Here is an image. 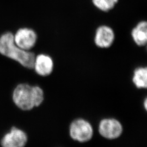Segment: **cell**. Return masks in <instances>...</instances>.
Segmentation results:
<instances>
[{"label":"cell","mask_w":147,"mask_h":147,"mask_svg":"<svg viewBox=\"0 0 147 147\" xmlns=\"http://www.w3.org/2000/svg\"><path fill=\"white\" fill-rule=\"evenodd\" d=\"M12 99L18 108L24 111H30L42 104L44 100V92L38 86L20 84L14 89Z\"/></svg>","instance_id":"1"},{"label":"cell","mask_w":147,"mask_h":147,"mask_svg":"<svg viewBox=\"0 0 147 147\" xmlns=\"http://www.w3.org/2000/svg\"><path fill=\"white\" fill-rule=\"evenodd\" d=\"M0 53L14 60L26 68H33L35 54L18 47L14 40V35L7 32L0 37Z\"/></svg>","instance_id":"2"},{"label":"cell","mask_w":147,"mask_h":147,"mask_svg":"<svg viewBox=\"0 0 147 147\" xmlns=\"http://www.w3.org/2000/svg\"><path fill=\"white\" fill-rule=\"evenodd\" d=\"M69 132L70 137L74 141L86 143L93 138L94 130L89 121L84 118H77L70 123Z\"/></svg>","instance_id":"3"},{"label":"cell","mask_w":147,"mask_h":147,"mask_svg":"<svg viewBox=\"0 0 147 147\" xmlns=\"http://www.w3.org/2000/svg\"><path fill=\"white\" fill-rule=\"evenodd\" d=\"M100 135L109 140L117 139L123 132V126L120 121L113 118H106L101 119L98 125Z\"/></svg>","instance_id":"4"},{"label":"cell","mask_w":147,"mask_h":147,"mask_svg":"<svg viewBox=\"0 0 147 147\" xmlns=\"http://www.w3.org/2000/svg\"><path fill=\"white\" fill-rule=\"evenodd\" d=\"M27 142L26 133L19 128L12 127L1 139V145L2 147H25Z\"/></svg>","instance_id":"5"},{"label":"cell","mask_w":147,"mask_h":147,"mask_svg":"<svg viewBox=\"0 0 147 147\" xmlns=\"http://www.w3.org/2000/svg\"><path fill=\"white\" fill-rule=\"evenodd\" d=\"M14 40L18 47L24 50L30 51L36 44L37 34L30 28H20L14 35Z\"/></svg>","instance_id":"6"},{"label":"cell","mask_w":147,"mask_h":147,"mask_svg":"<svg viewBox=\"0 0 147 147\" xmlns=\"http://www.w3.org/2000/svg\"><path fill=\"white\" fill-rule=\"evenodd\" d=\"M115 38V32L110 27L102 25L99 27L95 32L94 42L98 47L107 49L111 47Z\"/></svg>","instance_id":"7"},{"label":"cell","mask_w":147,"mask_h":147,"mask_svg":"<svg viewBox=\"0 0 147 147\" xmlns=\"http://www.w3.org/2000/svg\"><path fill=\"white\" fill-rule=\"evenodd\" d=\"M54 64L52 58L45 54H40L35 57L33 68L41 76H47L53 73Z\"/></svg>","instance_id":"8"},{"label":"cell","mask_w":147,"mask_h":147,"mask_svg":"<svg viewBox=\"0 0 147 147\" xmlns=\"http://www.w3.org/2000/svg\"><path fill=\"white\" fill-rule=\"evenodd\" d=\"M131 36L134 42L139 47L146 45L147 42V22L142 21L137 24L131 32Z\"/></svg>","instance_id":"9"},{"label":"cell","mask_w":147,"mask_h":147,"mask_svg":"<svg viewBox=\"0 0 147 147\" xmlns=\"http://www.w3.org/2000/svg\"><path fill=\"white\" fill-rule=\"evenodd\" d=\"M132 82L137 89H146L147 87V68L138 67L134 71Z\"/></svg>","instance_id":"10"},{"label":"cell","mask_w":147,"mask_h":147,"mask_svg":"<svg viewBox=\"0 0 147 147\" xmlns=\"http://www.w3.org/2000/svg\"><path fill=\"white\" fill-rule=\"evenodd\" d=\"M118 2V0H92L95 7L103 11H109L112 10Z\"/></svg>","instance_id":"11"},{"label":"cell","mask_w":147,"mask_h":147,"mask_svg":"<svg viewBox=\"0 0 147 147\" xmlns=\"http://www.w3.org/2000/svg\"><path fill=\"white\" fill-rule=\"evenodd\" d=\"M144 109H145V110H147V98H146L145 99V100L144 101Z\"/></svg>","instance_id":"12"}]
</instances>
